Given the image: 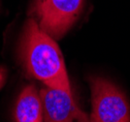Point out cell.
<instances>
[{
    "label": "cell",
    "instance_id": "4",
    "mask_svg": "<svg viewBox=\"0 0 130 122\" xmlns=\"http://www.w3.org/2000/svg\"><path fill=\"white\" fill-rule=\"evenodd\" d=\"M44 122H76L79 108L71 91L46 86L40 92Z\"/></svg>",
    "mask_w": 130,
    "mask_h": 122
},
{
    "label": "cell",
    "instance_id": "7",
    "mask_svg": "<svg viewBox=\"0 0 130 122\" xmlns=\"http://www.w3.org/2000/svg\"><path fill=\"white\" fill-rule=\"evenodd\" d=\"M6 79V71L3 67H0V88L3 86Z\"/></svg>",
    "mask_w": 130,
    "mask_h": 122
},
{
    "label": "cell",
    "instance_id": "5",
    "mask_svg": "<svg viewBox=\"0 0 130 122\" xmlns=\"http://www.w3.org/2000/svg\"><path fill=\"white\" fill-rule=\"evenodd\" d=\"M17 122H44L41 96L34 85H26L17 101L15 108Z\"/></svg>",
    "mask_w": 130,
    "mask_h": 122
},
{
    "label": "cell",
    "instance_id": "2",
    "mask_svg": "<svg viewBox=\"0 0 130 122\" xmlns=\"http://www.w3.org/2000/svg\"><path fill=\"white\" fill-rule=\"evenodd\" d=\"M90 122H130V106L123 93L109 80L90 77Z\"/></svg>",
    "mask_w": 130,
    "mask_h": 122
},
{
    "label": "cell",
    "instance_id": "3",
    "mask_svg": "<svg viewBox=\"0 0 130 122\" xmlns=\"http://www.w3.org/2000/svg\"><path fill=\"white\" fill-rule=\"evenodd\" d=\"M85 0H34L31 13L40 28L60 39L81 15Z\"/></svg>",
    "mask_w": 130,
    "mask_h": 122
},
{
    "label": "cell",
    "instance_id": "6",
    "mask_svg": "<svg viewBox=\"0 0 130 122\" xmlns=\"http://www.w3.org/2000/svg\"><path fill=\"white\" fill-rule=\"evenodd\" d=\"M76 122H90V119H89V117L86 112H84L79 109L78 112H77Z\"/></svg>",
    "mask_w": 130,
    "mask_h": 122
},
{
    "label": "cell",
    "instance_id": "1",
    "mask_svg": "<svg viewBox=\"0 0 130 122\" xmlns=\"http://www.w3.org/2000/svg\"><path fill=\"white\" fill-rule=\"evenodd\" d=\"M20 58L28 75L48 87L71 91L64 59L54 38L29 19L20 44Z\"/></svg>",
    "mask_w": 130,
    "mask_h": 122
}]
</instances>
